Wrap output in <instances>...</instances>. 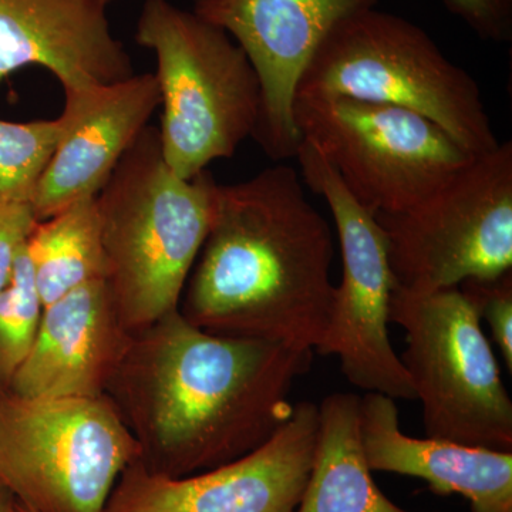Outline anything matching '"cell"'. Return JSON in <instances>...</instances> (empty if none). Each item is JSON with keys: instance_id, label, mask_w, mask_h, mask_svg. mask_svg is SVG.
Wrapping results in <instances>:
<instances>
[{"instance_id": "5bb4252c", "label": "cell", "mask_w": 512, "mask_h": 512, "mask_svg": "<svg viewBox=\"0 0 512 512\" xmlns=\"http://www.w3.org/2000/svg\"><path fill=\"white\" fill-rule=\"evenodd\" d=\"M110 0H0V84L22 67L55 74L63 90L134 76L113 35Z\"/></svg>"}, {"instance_id": "e0dca14e", "label": "cell", "mask_w": 512, "mask_h": 512, "mask_svg": "<svg viewBox=\"0 0 512 512\" xmlns=\"http://www.w3.org/2000/svg\"><path fill=\"white\" fill-rule=\"evenodd\" d=\"M359 399L335 393L319 404L315 460L296 512H410L373 480L360 437Z\"/></svg>"}, {"instance_id": "30bf717a", "label": "cell", "mask_w": 512, "mask_h": 512, "mask_svg": "<svg viewBox=\"0 0 512 512\" xmlns=\"http://www.w3.org/2000/svg\"><path fill=\"white\" fill-rule=\"evenodd\" d=\"M295 158L302 183L328 202L342 252V282L336 286L328 328L315 353L338 356L346 379L366 392L416 400L387 330L390 299L397 285L383 229L311 143L302 140Z\"/></svg>"}, {"instance_id": "603a6c76", "label": "cell", "mask_w": 512, "mask_h": 512, "mask_svg": "<svg viewBox=\"0 0 512 512\" xmlns=\"http://www.w3.org/2000/svg\"><path fill=\"white\" fill-rule=\"evenodd\" d=\"M447 9L478 36L507 42L512 35V0H444Z\"/></svg>"}, {"instance_id": "52a82bcc", "label": "cell", "mask_w": 512, "mask_h": 512, "mask_svg": "<svg viewBox=\"0 0 512 512\" xmlns=\"http://www.w3.org/2000/svg\"><path fill=\"white\" fill-rule=\"evenodd\" d=\"M390 323L406 332L400 356L423 406L427 437L512 453V402L476 306L460 288H394Z\"/></svg>"}, {"instance_id": "ffe728a7", "label": "cell", "mask_w": 512, "mask_h": 512, "mask_svg": "<svg viewBox=\"0 0 512 512\" xmlns=\"http://www.w3.org/2000/svg\"><path fill=\"white\" fill-rule=\"evenodd\" d=\"M42 313L26 242L16 256L9 285L0 292V390L8 389L20 363L28 356Z\"/></svg>"}, {"instance_id": "7a4b0ae2", "label": "cell", "mask_w": 512, "mask_h": 512, "mask_svg": "<svg viewBox=\"0 0 512 512\" xmlns=\"http://www.w3.org/2000/svg\"><path fill=\"white\" fill-rule=\"evenodd\" d=\"M154 346L151 473L192 476L261 447L291 419L289 396L315 352L252 338L215 335L177 312Z\"/></svg>"}, {"instance_id": "2e32d148", "label": "cell", "mask_w": 512, "mask_h": 512, "mask_svg": "<svg viewBox=\"0 0 512 512\" xmlns=\"http://www.w3.org/2000/svg\"><path fill=\"white\" fill-rule=\"evenodd\" d=\"M113 318L106 278L94 279L43 308L35 342L12 380L25 397H97L109 362Z\"/></svg>"}, {"instance_id": "6da1fadb", "label": "cell", "mask_w": 512, "mask_h": 512, "mask_svg": "<svg viewBox=\"0 0 512 512\" xmlns=\"http://www.w3.org/2000/svg\"><path fill=\"white\" fill-rule=\"evenodd\" d=\"M184 318L215 335L315 352L335 301V241L295 168L217 185Z\"/></svg>"}, {"instance_id": "7402d4cb", "label": "cell", "mask_w": 512, "mask_h": 512, "mask_svg": "<svg viewBox=\"0 0 512 512\" xmlns=\"http://www.w3.org/2000/svg\"><path fill=\"white\" fill-rule=\"evenodd\" d=\"M37 222L30 202H0V292L9 285L16 256Z\"/></svg>"}, {"instance_id": "9c48e42d", "label": "cell", "mask_w": 512, "mask_h": 512, "mask_svg": "<svg viewBox=\"0 0 512 512\" xmlns=\"http://www.w3.org/2000/svg\"><path fill=\"white\" fill-rule=\"evenodd\" d=\"M397 288L430 293L512 271V143L481 154L410 210L376 215Z\"/></svg>"}, {"instance_id": "d4e9b609", "label": "cell", "mask_w": 512, "mask_h": 512, "mask_svg": "<svg viewBox=\"0 0 512 512\" xmlns=\"http://www.w3.org/2000/svg\"><path fill=\"white\" fill-rule=\"evenodd\" d=\"M15 512H35L32 510H29V508L23 507V505H20L18 501L15 500Z\"/></svg>"}, {"instance_id": "cb8c5ba5", "label": "cell", "mask_w": 512, "mask_h": 512, "mask_svg": "<svg viewBox=\"0 0 512 512\" xmlns=\"http://www.w3.org/2000/svg\"><path fill=\"white\" fill-rule=\"evenodd\" d=\"M0 512H15V497L0 485Z\"/></svg>"}, {"instance_id": "44dd1931", "label": "cell", "mask_w": 512, "mask_h": 512, "mask_svg": "<svg viewBox=\"0 0 512 512\" xmlns=\"http://www.w3.org/2000/svg\"><path fill=\"white\" fill-rule=\"evenodd\" d=\"M491 330L508 372L512 373V271L493 279H467L458 285Z\"/></svg>"}, {"instance_id": "7c38bea8", "label": "cell", "mask_w": 512, "mask_h": 512, "mask_svg": "<svg viewBox=\"0 0 512 512\" xmlns=\"http://www.w3.org/2000/svg\"><path fill=\"white\" fill-rule=\"evenodd\" d=\"M377 0H192V12L224 29L248 56L262 87L254 138L272 160L295 158L302 138L293 103L303 72L330 30Z\"/></svg>"}, {"instance_id": "ac0fdd59", "label": "cell", "mask_w": 512, "mask_h": 512, "mask_svg": "<svg viewBox=\"0 0 512 512\" xmlns=\"http://www.w3.org/2000/svg\"><path fill=\"white\" fill-rule=\"evenodd\" d=\"M28 252L43 308L87 282L106 278L97 195L37 222Z\"/></svg>"}, {"instance_id": "8992f818", "label": "cell", "mask_w": 512, "mask_h": 512, "mask_svg": "<svg viewBox=\"0 0 512 512\" xmlns=\"http://www.w3.org/2000/svg\"><path fill=\"white\" fill-rule=\"evenodd\" d=\"M140 446L99 397L0 390V485L35 512H103Z\"/></svg>"}, {"instance_id": "3957f363", "label": "cell", "mask_w": 512, "mask_h": 512, "mask_svg": "<svg viewBox=\"0 0 512 512\" xmlns=\"http://www.w3.org/2000/svg\"><path fill=\"white\" fill-rule=\"evenodd\" d=\"M217 185L208 170L175 175L158 127L147 126L97 194L106 281L128 325L175 312L210 232Z\"/></svg>"}, {"instance_id": "9a60e30c", "label": "cell", "mask_w": 512, "mask_h": 512, "mask_svg": "<svg viewBox=\"0 0 512 512\" xmlns=\"http://www.w3.org/2000/svg\"><path fill=\"white\" fill-rule=\"evenodd\" d=\"M359 427L370 470L420 478L437 495H461L471 512H512V453L409 437L396 403L380 393L360 397Z\"/></svg>"}, {"instance_id": "484cf974", "label": "cell", "mask_w": 512, "mask_h": 512, "mask_svg": "<svg viewBox=\"0 0 512 512\" xmlns=\"http://www.w3.org/2000/svg\"><path fill=\"white\" fill-rule=\"evenodd\" d=\"M111 3L116 2V0H110Z\"/></svg>"}, {"instance_id": "8fae6325", "label": "cell", "mask_w": 512, "mask_h": 512, "mask_svg": "<svg viewBox=\"0 0 512 512\" xmlns=\"http://www.w3.org/2000/svg\"><path fill=\"white\" fill-rule=\"evenodd\" d=\"M318 431L319 407L302 402L265 444L224 466L171 478L134 461L103 512H296L311 476Z\"/></svg>"}, {"instance_id": "4fadbf2b", "label": "cell", "mask_w": 512, "mask_h": 512, "mask_svg": "<svg viewBox=\"0 0 512 512\" xmlns=\"http://www.w3.org/2000/svg\"><path fill=\"white\" fill-rule=\"evenodd\" d=\"M64 97L59 140L32 197L37 221L99 194L160 107L154 73L66 89Z\"/></svg>"}, {"instance_id": "5b68a950", "label": "cell", "mask_w": 512, "mask_h": 512, "mask_svg": "<svg viewBox=\"0 0 512 512\" xmlns=\"http://www.w3.org/2000/svg\"><path fill=\"white\" fill-rule=\"evenodd\" d=\"M136 42L156 55L163 107L158 133L175 175L192 180L254 137L262 113L261 82L224 29L170 0H146Z\"/></svg>"}, {"instance_id": "ba28073f", "label": "cell", "mask_w": 512, "mask_h": 512, "mask_svg": "<svg viewBox=\"0 0 512 512\" xmlns=\"http://www.w3.org/2000/svg\"><path fill=\"white\" fill-rule=\"evenodd\" d=\"M293 120L373 215L416 207L477 157L433 121L389 104L295 99Z\"/></svg>"}, {"instance_id": "277c9868", "label": "cell", "mask_w": 512, "mask_h": 512, "mask_svg": "<svg viewBox=\"0 0 512 512\" xmlns=\"http://www.w3.org/2000/svg\"><path fill=\"white\" fill-rule=\"evenodd\" d=\"M325 97L414 111L476 156L500 144L474 77L426 30L375 8L340 20L303 72L295 99Z\"/></svg>"}, {"instance_id": "d6986e66", "label": "cell", "mask_w": 512, "mask_h": 512, "mask_svg": "<svg viewBox=\"0 0 512 512\" xmlns=\"http://www.w3.org/2000/svg\"><path fill=\"white\" fill-rule=\"evenodd\" d=\"M60 120H0V202H30L59 140Z\"/></svg>"}]
</instances>
